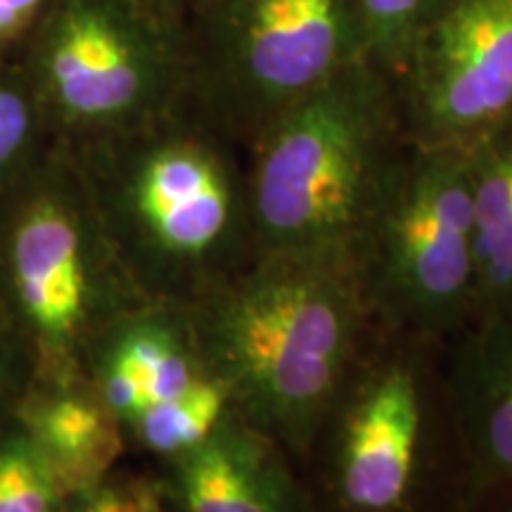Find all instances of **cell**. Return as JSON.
I'll return each instance as SVG.
<instances>
[{"label":"cell","mask_w":512,"mask_h":512,"mask_svg":"<svg viewBox=\"0 0 512 512\" xmlns=\"http://www.w3.org/2000/svg\"><path fill=\"white\" fill-rule=\"evenodd\" d=\"M36 377V361L24 339L0 316V411H12Z\"/></svg>","instance_id":"obj_21"},{"label":"cell","mask_w":512,"mask_h":512,"mask_svg":"<svg viewBox=\"0 0 512 512\" xmlns=\"http://www.w3.org/2000/svg\"><path fill=\"white\" fill-rule=\"evenodd\" d=\"M444 375L467 512L512 491V311L479 313L444 344Z\"/></svg>","instance_id":"obj_10"},{"label":"cell","mask_w":512,"mask_h":512,"mask_svg":"<svg viewBox=\"0 0 512 512\" xmlns=\"http://www.w3.org/2000/svg\"><path fill=\"white\" fill-rule=\"evenodd\" d=\"M190 313L235 411L299 467L377 328L354 256L261 252Z\"/></svg>","instance_id":"obj_2"},{"label":"cell","mask_w":512,"mask_h":512,"mask_svg":"<svg viewBox=\"0 0 512 512\" xmlns=\"http://www.w3.org/2000/svg\"><path fill=\"white\" fill-rule=\"evenodd\" d=\"M57 145L46 107L19 60H0V190L34 171Z\"/></svg>","instance_id":"obj_16"},{"label":"cell","mask_w":512,"mask_h":512,"mask_svg":"<svg viewBox=\"0 0 512 512\" xmlns=\"http://www.w3.org/2000/svg\"><path fill=\"white\" fill-rule=\"evenodd\" d=\"M64 147L121 266L150 302L192 309L259 254L245 152L185 102Z\"/></svg>","instance_id":"obj_1"},{"label":"cell","mask_w":512,"mask_h":512,"mask_svg":"<svg viewBox=\"0 0 512 512\" xmlns=\"http://www.w3.org/2000/svg\"><path fill=\"white\" fill-rule=\"evenodd\" d=\"M62 512H174L155 467L128 458L110 475L67 496Z\"/></svg>","instance_id":"obj_19"},{"label":"cell","mask_w":512,"mask_h":512,"mask_svg":"<svg viewBox=\"0 0 512 512\" xmlns=\"http://www.w3.org/2000/svg\"><path fill=\"white\" fill-rule=\"evenodd\" d=\"M235 411L233 396L211 375L178 399L152 408L124 430L128 458L157 465L207 441Z\"/></svg>","instance_id":"obj_15"},{"label":"cell","mask_w":512,"mask_h":512,"mask_svg":"<svg viewBox=\"0 0 512 512\" xmlns=\"http://www.w3.org/2000/svg\"><path fill=\"white\" fill-rule=\"evenodd\" d=\"M15 413L67 494L128 460L121 422L81 373L36 375Z\"/></svg>","instance_id":"obj_13"},{"label":"cell","mask_w":512,"mask_h":512,"mask_svg":"<svg viewBox=\"0 0 512 512\" xmlns=\"http://www.w3.org/2000/svg\"><path fill=\"white\" fill-rule=\"evenodd\" d=\"M67 496L15 408L0 411V512H62Z\"/></svg>","instance_id":"obj_17"},{"label":"cell","mask_w":512,"mask_h":512,"mask_svg":"<svg viewBox=\"0 0 512 512\" xmlns=\"http://www.w3.org/2000/svg\"><path fill=\"white\" fill-rule=\"evenodd\" d=\"M467 512H512V491L510 494H498V496L484 498V501L472 505Z\"/></svg>","instance_id":"obj_23"},{"label":"cell","mask_w":512,"mask_h":512,"mask_svg":"<svg viewBox=\"0 0 512 512\" xmlns=\"http://www.w3.org/2000/svg\"><path fill=\"white\" fill-rule=\"evenodd\" d=\"M408 143L394 74L373 57L299 100L245 152L259 254L354 256Z\"/></svg>","instance_id":"obj_4"},{"label":"cell","mask_w":512,"mask_h":512,"mask_svg":"<svg viewBox=\"0 0 512 512\" xmlns=\"http://www.w3.org/2000/svg\"><path fill=\"white\" fill-rule=\"evenodd\" d=\"M138 3H143V5H147V8L157 10L159 15L183 22L185 12H188L192 0H138Z\"/></svg>","instance_id":"obj_22"},{"label":"cell","mask_w":512,"mask_h":512,"mask_svg":"<svg viewBox=\"0 0 512 512\" xmlns=\"http://www.w3.org/2000/svg\"><path fill=\"white\" fill-rule=\"evenodd\" d=\"M150 467L174 512H316L297 463L240 413L192 451Z\"/></svg>","instance_id":"obj_12"},{"label":"cell","mask_w":512,"mask_h":512,"mask_svg":"<svg viewBox=\"0 0 512 512\" xmlns=\"http://www.w3.org/2000/svg\"><path fill=\"white\" fill-rule=\"evenodd\" d=\"M465 152L475 204V316L512 311V119Z\"/></svg>","instance_id":"obj_14"},{"label":"cell","mask_w":512,"mask_h":512,"mask_svg":"<svg viewBox=\"0 0 512 512\" xmlns=\"http://www.w3.org/2000/svg\"><path fill=\"white\" fill-rule=\"evenodd\" d=\"M55 0H0V60H22Z\"/></svg>","instance_id":"obj_20"},{"label":"cell","mask_w":512,"mask_h":512,"mask_svg":"<svg viewBox=\"0 0 512 512\" xmlns=\"http://www.w3.org/2000/svg\"><path fill=\"white\" fill-rule=\"evenodd\" d=\"M299 472L316 512H460L444 344L377 325Z\"/></svg>","instance_id":"obj_3"},{"label":"cell","mask_w":512,"mask_h":512,"mask_svg":"<svg viewBox=\"0 0 512 512\" xmlns=\"http://www.w3.org/2000/svg\"><path fill=\"white\" fill-rule=\"evenodd\" d=\"M392 74L411 140L475 145L512 119V0H453Z\"/></svg>","instance_id":"obj_9"},{"label":"cell","mask_w":512,"mask_h":512,"mask_svg":"<svg viewBox=\"0 0 512 512\" xmlns=\"http://www.w3.org/2000/svg\"><path fill=\"white\" fill-rule=\"evenodd\" d=\"M19 62L64 145L162 117L188 91L183 22L138 0H55Z\"/></svg>","instance_id":"obj_8"},{"label":"cell","mask_w":512,"mask_h":512,"mask_svg":"<svg viewBox=\"0 0 512 512\" xmlns=\"http://www.w3.org/2000/svg\"><path fill=\"white\" fill-rule=\"evenodd\" d=\"M79 373L117 415L121 430L214 375L190 309L150 299L95 339Z\"/></svg>","instance_id":"obj_11"},{"label":"cell","mask_w":512,"mask_h":512,"mask_svg":"<svg viewBox=\"0 0 512 512\" xmlns=\"http://www.w3.org/2000/svg\"><path fill=\"white\" fill-rule=\"evenodd\" d=\"M185 105L242 152L290 107L366 60L356 0H192Z\"/></svg>","instance_id":"obj_6"},{"label":"cell","mask_w":512,"mask_h":512,"mask_svg":"<svg viewBox=\"0 0 512 512\" xmlns=\"http://www.w3.org/2000/svg\"><path fill=\"white\" fill-rule=\"evenodd\" d=\"M451 3L453 0H356L373 60L394 72L415 38Z\"/></svg>","instance_id":"obj_18"},{"label":"cell","mask_w":512,"mask_h":512,"mask_svg":"<svg viewBox=\"0 0 512 512\" xmlns=\"http://www.w3.org/2000/svg\"><path fill=\"white\" fill-rule=\"evenodd\" d=\"M377 325L448 344L477 311L475 204L463 147L411 140L356 242Z\"/></svg>","instance_id":"obj_7"},{"label":"cell","mask_w":512,"mask_h":512,"mask_svg":"<svg viewBox=\"0 0 512 512\" xmlns=\"http://www.w3.org/2000/svg\"><path fill=\"white\" fill-rule=\"evenodd\" d=\"M143 302L62 143L0 190V316L36 375L79 373L95 339Z\"/></svg>","instance_id":"obj_5"}]
</instances>
